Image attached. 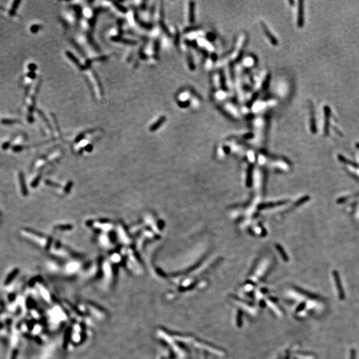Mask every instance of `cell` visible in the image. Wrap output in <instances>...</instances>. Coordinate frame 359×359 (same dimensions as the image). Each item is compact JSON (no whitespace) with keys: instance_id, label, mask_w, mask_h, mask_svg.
I'll return each instance as SVG.
<instances>
[{"instance_id":"10","label":"cell","mask_w":359,"mask_h":359,"mask_svg":"<svg viewBox=\"0 0 359 359\" xmlns=\"http://www.w3.org/2000/svg\"><path fill=\"white\" fill-rule=\"evenodd\" d=\"M1 122V124H5V125H10V124L18 123V120H13V119H2Z\"/></svg>"},{"instance_id":"15","label":"cell","mask_w":359,"mask_h":359,"mask_svg":"<svg viewBox=\"0 0 359 359\" xmlns=\"http://www.w3.org/2000/svg\"><path fill=\"white\" fill-rule=\"evenodd\" d=\"M17 354H18V351H17V350H14V351H13L12 356H11L10 359H16Z\"/></svg>"},{"instance_id":"2","label":"cell","mask_w":359,"mask_h":359,"mask_svg":"<svg viewBox=\"0 0 359 359\" xmlns=\"http://www.w3.org/2000/svg\"><path fill=\"white\" fill-rule=\"evenodd\" d=\"M324 112H325L324 132H325V136H329V119H330V116H331V109H330V108L329 107V106H325Z\"/></svg>"},{"instance_id":"13","label":"cell","mask_w":359,"mask_h":359,"mask_svg":"<svg viewBox=\"0 0 359 359\" xmlns=\"http://www.w3.org/2000/svg\"><path fill=\"white\" fill-rule=\"evenodd\" d=\"M39 25H32V27H31V31H32V33H37V31L39 30Z\"/></svg>"},{"instance_id":"1","label":"cell","mask_w":359,"mask_h":359,"mask_svg":"<svg viewBox=\"0 0 359 359\" xmlns=\"http://www.w3.org/2000/svg\"><path fill=\"white\" fill-rule=\"evenodd\" d=\"M303 1H299L297 25L299 28H302L304 25V5Z\"/></svg>"},{"instance_id":"5","label":"cell","mask_w":359,"mask_h":359,"mask_svg":"<svg viewBox=\"0 0 359 359\" xmlns=\"http://www.w3.org/2000/svg\"><path fill=\"white\" fill-rule=\"evenodd\" d=\"M19 180L20 189H21V192L22 194H23V196H27V188H26L24 176H23V174H22L21 172L19 173Z\"/></svg>"},{"instance_id":"14","label":"cell","mask_w":359,"mask_h":359,"mask_svg":"<svg viewBox=\"0 0 359 359\" xmlns=\"http://www.w3.org/2000/svg\"><path fill=\"white\" fill-rule=\"evenodd\" d=\"M28 68H29V69H30V71H35V70H36L37 67H36V65H35V64H33V63H31V64H30V65H28Z\"/></svg>"},{"instance_id":"11","label":"cell","mask_w":359,"mask_h":359,"mask_svg":"<svg viewBox=\"0 0 359 359\" xmlns=\"http://www.w3.org/2000/svg\"><path fill=\"white\" fill-rule=\"evenodd\" d=\"M23 150V146L21 145H15L12 148V150L14 152H19Z\"/></svg>"},{"instance_id":"6","label":"cell","mask_w":359,"mask_h":359,"mask_svg":"<svg viewBox=\"0 0 359 359\" xmlns=\"http://www.w3.org/2000/svg\"><path fill=\"white\" fill-rule=\"evenodd\" d=\"M19 269H15L11 272V273L9 274L8 275V277L5 279V282H4V285H8L9 284H10L12 283V281L15 278V277L17 275V274L19 273Z\"/></svg>"},{"instance_id":"12","label":"cell","mask_w":359,"mask_h":359,"mask_svg":"<svg viewBox=\"0 0 359 359\" xmlns=\"http://www.w3.org/2000/svg\"><path fill=\"white\" fill-rule=\"evenodd\" d=\"M10 146H11L10 142H5V143H3V144H2L1 148H2V149H3V150H7V149L10 148Z\"/></svg>"},{"instance_id":"4","label":"cell","mask_w":359,"mask_h":359,"mask_svg":"<svg viewBox=\"0 0 359 359\" xmlns=\"http://www.w3.org/2000/svg\"><path fill=\"white\" fill-rule=\"evenodd\" d=\"M262 26L263 30H264V32L265 33V35H266V36L267 37V38H268V39H269V41H270L272 45H277L278 44L277 40L276 39V38L274 37L273 35L271 34V32H270V31H269V29L267 28V27L265 25V24L264 23H262Z\"/></svg>"},{"instance_id":"19","label":"cell","mask_w":359,"mask_h":359,"mask_svg":"<svg viewBox=\"0 0 359 359\" xmlns=\"http://www.w3.org/2000/svg\"><path fill=\"white\" fill-rule=\"evenodd\" d=\"M1 212H0V218H1Z\"/></svg>"},{"instance_id":"18","label":"cell","mask_w":359,"mask_h":359,"mask_svg":"<svg viewBox=\"0 0 359 359\" xmlns=\"http://www.w3.org/2000/svg\"><path fill=\"white\" fill-rule=\"evenodd\" d=\"M356 146L358 148H359V143H356Z\"/></svg>"},{"instance_id":"8","label":"cell","mask_w":359,"mask_h":359,"mask_svg":"<svg viewBox=\"0 0 359 359\" xmlns=\"http://www.w3.org/2000/svg\"><path fill=\"white\" fill-rule=\"evenodd\" d=\"M338 160H339L341 162H343V163H345V164L351 165V166L354 167V168H358V165L357 164L354 162L351 161V160L347 159L346 158L344 157L342 155L339 154L338 156Z\"/></svg>"},{"instance_id":"3","label":"cell","mask_w":359,"mask_h":359,"mask_svg":"<svg viewBox=\"0 0 359 359\" xmlns=\"http://www.w3.org/2000/svg\"><path fill=\"white\" fill-rule=\"evenodd\" d=\"M333 276H334V281H335L336 289H337V291L338 292V295H339V297L340 299H344V297H345L344 291H343L342 286H341V283H340L339 275H338V273L336 271H334Z\"/></svg>"},{"instance_id":"17","label":"cell","mask_w":359,"mask_h":359,"mask_svg":"<svg viewBox=\"0 0 359 359\" xmlns=\"http://www.w3.org/2000/svg\"><path fill=\"white\" fill-rule=\"evenodd\" d=\"M350 359H355V351H354V350H352L351 351Z\"/></svg>"},{"instance_id":"16","label":"cell","mask_w":359,"mask_h":359,"mask_svg":"<svg viewBox=\"0 0 359 359\" xmlns=\"http://www.w3.org/2000/svg\"><path fill=\"white\" fill-rule=\"evenodd\" d=\"M27 76L30 78H31V79H35V77H36V75H35V73L33 72V71H31V72L29 73L28 74H27Z\"/></svg>"},{"instance_id":"9","label":"cell","mask_w":359,"mask_h":359,"mask_svg":"<svg viewBox=\"0 0 359 359\" xmlns=\"http://www.w3.org/2000/svg\"><path fill=\"white\" fill-rule=\"evenodd\" d=\"M20 3H21V1H18V0H17V1H15L14 2H13V5L12 7V8H11L10 12V13L11 15H15V12H16V10L17 9V8H18Z\"/></svg>"},{"instance_id":"7","label":"cell","mask_w":359,"mask_h":359,"mask_svg":"<svg viewBox=\"0 0 359 359\" xmlns=\"http://www.w3.org/2000/svg\"><path fill=\"white\" fill-rule=\"evenodd\" d=\"M189 22L191 23H194V21L195 20V5L194 2H190L189 3Z\"/></svg>"}]
</instances>
